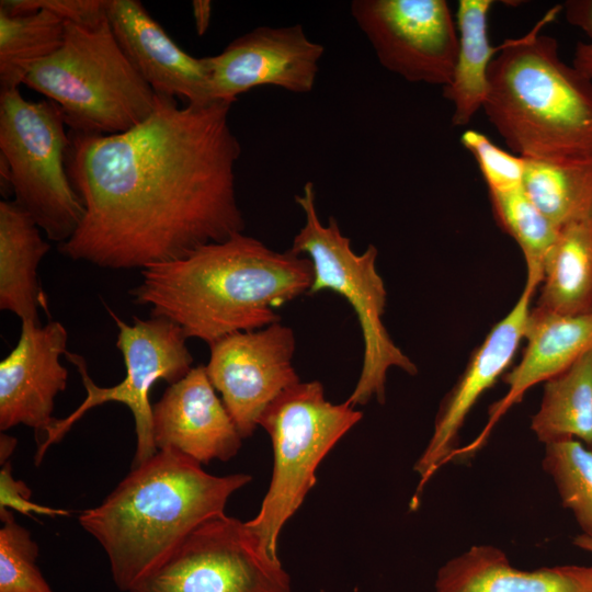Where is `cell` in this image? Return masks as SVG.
Listing matches in <instances>:
<instances>
[{
    "label": "cell",
    "mask_w": 592,
    "mask_h": 592,
    "mask_svg": "<svg viewBox=\"0 0 592 592\" xmlns=\"http://www.w3.org/2000/svg\"><path fill=\"white\" fill-rule=\"evenodd\" d=\"M573 544L577 547L592 554V536L584 534L577 535L573 539Z\"/></svg>",
    "instance_id": "cell-35"
},
{
    "label": "cell",
    "mask_w": 592,
    "mask_h": 592,
    "mask_svg": "<svg viewBox=\"0 0 592 592\" xmlns=\"http://www.w3.org/2000/svg\"><path fill=\"white\" fill-rule=\"evenodd\" d=\"M492 0H459L455 13L458 50L443 94L453 105L452 123L465 126L481 110L489 92V69L500 46H492L488 19Z\"/></svg>",
    "instance_id": "cell-21"
},
{
    "label": "cell",
    "mask_w": 592,
    "mask_h": 592,
    "mask_svg": "<svg viewBox=\"0 0 592 592\" xmlns=\"http://www.w3.org/2000/svg\"><path fill=\"white\" fill-rule=\"evenodd\" d=\"M361 419L346 400L328 401L317 380L293 385L264 410L259 425L272 441L273 474L258 514L246 525L269 556L278 558L281 531L314 487L321 460Z\"/></svg>",
    "instance_id": "cell-7"
},
{
    "label": "cell",
    "mask_w": 592,
    "mask_h": 592,
    "mask_svg": "<svg viewBox=\"0 0 592 592\" xmlns=\"http://www.w3.org/2000/svg\"><path fill=\"white\" fill-rule=\"evenodd\" d=\"M325 47L300 24L260 26L231 41L219 54L203 57L213 101L234 103L263 86L292 93L312 91Z\"/></svg>",
    "instance_id": "cell-13"
},
{
    "label": "cell",
    "mask_w": 592,
    "mask_h": 592,
    "mask_svg": "<svg viewBox=\"0 0 592 592\" xmlns=\"http://www.w3.org/2000/svg\"><path fill=\"white\" fill-rule=\"evenodd\" d=\"M66 21L47 11L0 10V92L18 89L38 61L62 44Z\"/></svg>",
    "instance_id": "cell-24"
},
{
    "label": "cell",
    "mask_w": 592,
    "mask_h": 592,
    "mask_svg": "<svg viewBox=\"0 0 592 592\" xmlns=\"http://www.w3.org/2000/svg\"><path fill=\"white\" fill-rule=\"evenodd\" d=\"M539 287L538 308L565 315L592 311V209L559 228Z\"/></svg>",
    "instance_id": "cell-22"
},
{
    "label": "cell",
    "mask_w": 592,
    "mask_h": 592,
    "mask_svg": "<svg viewBox=\"0 0 592 592\" xmlns=\"http://www.w3.org/2000/svg\"><path fill=\"white\" fill-rule=\"evenodd\" d=\"M523 186L558 228L592 209V157L568 161L525 159Z\"/></svg>",
    "instance_id": "cell-25"
},
{
    "label": "cell",
    "mask_w": 592,
    "mask_h": 592,
    "mask_svg": "<svg viewBox=\"0 0 592 592\" xmlns=\"http://www.w3.org/2000/svg\"><path fill=\"white\" fill-rule=\"evenodd\" d=\"M542 278L526 274L524 288L504 318L489 331L453 388L442 400L435 417L432 436L414 464L420 482L412 499L418 505L420 494L432 476L446 463L458 446V433L468 413L500 376H503L524 339L531 301Z\"/></svg>",
    "instance_id": "cell-14"
},
{
    "label": "cell",
    "mask_w": 592,
    "mask_h": 592,
    "mask_svg": "<svg viewBox=\"0 0 592 592\" xmlns=\"http://www.w3.org/2000/svg\"><path fill=\"white\" fill-rule=\"evenodd\" d=\"M117 327L116 346L121 351L126 375L111 387H100L89 376L83 356L67 352L81 377L87 397L80 406L64 419H56L44 440L38 443L35 464L39 465L48 448L58 443L89 410L106 402H121L130 410L136 433L135 467L151 456L158 448L152 434V406L149 401L151 387L158 380L169 385L183 378L192 368L193 356L186 345L183 330L166 318L133 317V325L123 321L106 307Z\"/></svg>",
    "instance_id": "cell-9"
},
{
    "label": "cell",
    "mask_w": 592,
    "mask_h": 592,
    "mask_svg": "<svg viewBox=\"0 0 592 592\" xmlns=\"http://www.w3.org/2000/svg\"><path fill=\"white\" fill-rule=\"evenodd\" d=\"M105 14L122 50L156 94L185 104L213 101L203 57L178 46L140 1L105 0Z\"/></svg>",
    "instance_id": "cell-18"
},
{
    "label": "cell",
    "mask_w": 592,
    "mask_h": 592,
    "mask_svg": "<svg viewBox=\"0 0 592 592\" xmlns=\"http://www.w3.org/2000/svg\"><path fill=\"white\" fill-rule=\"evenodd\" d=\"M295 201L305 215V223L289 250L311 262L312 283L308 295L328 289L343 296L352 306L362 330V369L346 401L353 407L366 405L373 398L384 403L388 369L398 367L415 375L418 368L394 343L384 326L387 292L376 269L377 248L369 244L357 254L333 217L326 224L319 219L312 182L305 184Z\"/></svg>",
    "instance_id": "cell-6"
},
{
    "label": "cell",
    "mask_w": 592,
    "mask_h": 592,
    "mask_svg": "<svg viewBox=\"0 0 592 592\" xmlns=\"http://www.w3.org/2000/svg\"><path fill=\"white\" fill-rule=\"evenodd\" d=\"M561 9L567 22L589 37V42L577 44L572 66L583 77L592 80V0H568Z\"/></svg>",
    "instance_id": "cell-32"
},
{
    "label": "cell",
    "mask_w": 592,
    "mask_h": 592,
    "mask_svg": "<svg viewBox=\"0 0 592 592\" xmlns=\"http://www.w3.org/2000/svg\"><path fill=\"white\" fill-rule=\"evenodd\" d=\"M209 349L207 376L241 437H250L267 406L300 382L293 365L295 333L280 321L232 333Z\"/></svg>",
    "instance_id": "cell-12"
},
{
    "label": "cell",
    "mask_w": 592,
    "mask_h": 592,
    "mask_svg": "<svg viewBox=\"0 0 592 592\" xmlns=\"http://www.w3.org/2000/svg\"><path fill=\"white\" fill-rule=\"evenodd\" d=\"M0 10L9 13L47 10L80 25H95L106 18L105 0H1Z\"/></svg>",
    "instance_id": "cell-30"
},
{
    "label": "cell",
    "mask_w": 592,
    "mask_h": 592,
    "mask_svg": "<svg viewBox=\"0 0 592 592\" xmlns=\"http://www.w3.org/2000/svg\"><path fill=\"white\" fill-rule=\"evenodd\" d=\"M311 283L307 257L275 251L242 231L143 269L129 294L134 304L150 308L151 317L210 345L280 322L275 309L308 294Z\"/></svg>",
    "instance_id": "cell-2"
},
{
    "label": "cell",
    "mask_w": 592,
    "mask_h": 592,
    "mask_svg": "<svg viewBox=\"0 0 592 592\" xmlns=\"http://www.w3.org/2000/svg\"><path fill=\"white\" fill-rule=\"evenodd\" d=\"M61 110L69 130L113 135L144 122L156 93L118 45L105 18L95 25L66 22L60 47L23 80Z\"/></svg>",
    "instance_id": "cell-5"
},
{
    "label": "cell",
    "mask_w": 592,
    "mask_h": 592,
    "mask_svg": "<svg viewBox=\"0 0 592 592\" xmlns=\"http://www.w3.org/2000/svg\"><path fill=\"white\" fill-rule=\"evenodd\" d=\"M50 244L35 220L13 201L0 202V309L39 325L47 310L37 267Z\"/></svg>",
    "instance_id": "cell-20"
},
{
    "label": "cell",
    "mask_w": 592,
    "mask_h": 592,
    "mask_svg": "<svg viewBox=\"0 0 592 592\" xmlns=\"http://www.w3.org/2000/svg\"><path fill=\"white\" fill-rule=\"evenodd\" d=\"M559 10L501 44L489 69L482 110L511 152L528 160L592 157V80L560 58L555 37L539 34Z\"/></svg>",
    "instance_id": "cell-4"
},
{
    "label": "cell",
    "mask_w": 592,
    "mask_h": 592,
    "mask_svg": "<svg viewBox=\"0 0 592 592\" xmlns=\"http://www.w3.org/2000/svg\"><path fill=\"white\" fill-rule=\"evenodd\" d=\"M524 340L526 345L520 362L502 376L508 391L489 407L488 421L480 434L468 445L458 447L451 462L471 458L486 444L499 420L531 387L565 372L592 350V311L565 315L535 306L527 316Z\"/></svg>",
    "instance_id": "cell-17"
},
{
    "label": "cell",
    "mask_w": 592,
    "mask_h": 592,
    "mask_svg": "<svg viewBox=\"0 0 592 592\" xmlns=\"http://www.w3.org/2000/svg\"><path fill=\"white\" fill-rule=\"evenodd\" d=\"M460 143L475 158L489 192L523 185L525 159L497 146L485 134L467 129Z\"/></svg>",
    "instance_id": "cell-29"
},
{
    "label": "cell",
    "mask_w": 592,
    "mask_h": 592,
    "mask_svg": "<svg viewBox=\"0 0 592 592\" xmlns=\"http://www.w3.org/2000/svg\"><path fill=\"white\" fill-rule=\"evenodd\" d=\"M531 429L545 445L574 439L592 449V350L545 382Z\"/></svg>",
    "instance_id": "cell-23"
},
{
    "label": "cell",
    "mask_w": 592,
    "mask_h": 592,
    "mask_svg": "<svg viewBox=\"0 0 592 592\" xmlns=\"http://www.w3.org/2000/svg\"><path fill=\"white\" fill-rule=\"evenodd\" d=\"M152 434L158 451L173 449L200 464L229 460L243 440L218 398L205 365L192 367L183 378L169 385L152 406Z\"/></svg>",
    "instance_id": "cell-16"
},
{
    "label": "cell",
    "mask_w": 592,
    "mask_h": 592,
    "mask_svg": "<svg viewBox=\"0 0 592 592\" xmlns=\"http://www.w3.org/2000/svg\"><path fill=\"white\" fill-rule=\"evenodd\" d=\"M351 15L379 64L412 83L446 87L458 32L445 0H353Z\"/></svg>",
    "instance_id": "cell-11"
},
{
    "label": "cell",
    "mask_w": 592,
    "mask_h": 592,
    "mask_svg": "<svg viewBox=\"0 0 592 592\" xmlns=\"http://www.w3.org/2000/svg\"><path fill=\"white\" fill-rule=\"evenodd\" d=\"M129 592H291V579L246 522L223 514L197 526Z\"/></svg>",
    "instance_id": "cell-10"
},
{
    "label": "cell",
    "mask_w": 592,
    "mask_h": 592,
    "mask_svg": "<svg viewBox=\"0 0 592 592\" xmlns=\"http://www.w3.org/2000/svg\"><path fill=\"white\" fill-rule=\"evenodd\" d=\"M231 105H180L156 94L151 114L126 132L69 130L66 170L84 215L59 252L103 269L143 270L242 232Z\"/></svg>",
    "instance_id": "cell-1"
},
{
    "label": "cell",
    "mask_w": 592,
    "mask_h": 592,
    "mask_svg": "<svg viewBox=\"0 0 592 592\" xmlns=\"http://www.w3.org/2000/svg\"><path fill=\"white\" fill-rule=\"evenodd\" d=\"M31 498L32 490L24 481L13 477L11 464L9 462L2 464L0 469V509L13 510L26 516L33 514L50 517L69 515L67 510L41 505Z\"/></svg>",
    "instance_id": "cell-31"
},
{
    "label": "cell",
    "mask_w": 592,
    "mask_h": 592,
    "mask_svg": "<svg viewBox=\"0 0 592 592\" xmlns=\"http://www.w3.org/2000/svg\"><path fill=\"white\" fill-rule=\"evenodd\" d=\"M543 468L582 534L592 536V449L574 439L546 444Z\"/></svg>",
    "instance_id": "cell-27"
},
{
    "label": "cell",
    "mask_w": 592,
    "mask_h": 592,
    "mask_svg": "<svg viewBox=\"0 0 592 592\" xmlns=\"http://www.w3.org/2000/svg\"><path fill=\"white\" fill-rule=\"evenodd\" d=\"M0 592H54L36 565L38 544L9 509H0Z\"/></svg>",
    "instance_id": "cell-28"
},
{
    "label": "cell",
    "mask_w": 592,
    "mask_h": 592,
    "mask_svg": "<svg viewBox=\"0 0 592 592\" xmlns=\"http://www.w3.org/2000/svg\"><path fill=\"white\" fill-rule=\"evenodd\" d=\"M67 341L59 321H22L16 345L0 363L1 432L23 424L44 440L56 421L55 398L67 387L68 371L60 363Z\"/></svg>",
    "instance_id": "cell-15"
},
{
    "label": "cell",
    "mask_w": 592,
    "mask_h": 592,
    "mask_svg": "<svg viewBox=\"0 0 592 592\" xmlns=\"http://www.w3.org/2000/svg\"><path fill=\"white\" fill-rule=\"evenodd\" d=\"M210 2L203 0L193 1V14L195 19L196 32L198 35H203L209 24L210 19Z\"/></svg>",
    "instance_id": "cell-33"
},
{
    "label": "cell",
    "mask_w": 592,
    "mask_h": 592,
    "mask_svg": "<svg viewBox=\"0 0 592 592\" xmlns=\"http://www.w3.org/2000/svg\"><path fill=\"white\" fill-rule=\"evenodd\" d=\"M201 465L177 451H158L80 513L121 591L129 592L202 523L225 514L230 496L252 480L248 474L210 475Z\"/></svg>",
    "instance_id": "cell-3"
},
{
    "label": "cell",
    "mask_w": 592,
    "mask_h": 592,
    "mask_svg": "<svg viewBox=\"0 0 592 592\" xmlns=\"http://www.w3.org/2000/svg\"><path fill=\"white\" fill-rule=\"evenodd\" d=\"M60 107L26 100L19 88L0 92L1 190L59 244L78 229L84 207L66 170L70 139Z\"/></svg>",
    "instance_id": "cell-8"
},
{
    "label": "cell",
    "mask_w": 592,
    "mask_h": 592,
    "mask_svg": "<svg viewBox=\"0 0 592 592\" xmlns=\"http://www.w3.org/2000/svg\"><path fill=\"white\" fill-rule=\"evenodd\" d=\"M434 592H592V566L514 568L491 545H475L437 571Z\"/></svg>",
    "instance_id": "cell-19"
},
{
    "label": "cell",
    "mask_w": 592,
    "mask_h": 592,
    "mask_svg": "<svg viewBox=\"0 0 592 592\" xmlns=\"http://www.w3.org/2000/svg\"><path fill=\"white\" fill-rule=\"evenodd\" d=\"M498 225L519 244L526 263V274L542 278L559 228L533 203L524 186L489 192Z\"/></svg>",
    "instance_id": "cell-26"
},
{
    "label": "cell",
    "mask_w": 592,
    "mask_h": 592,
    "mask_svg": "<svg viewBox=\"0 0 592 592\" xmlns=\"http://www.w3.org/2000/svg\"><path fill=\"white\" fill-rule=\"evenodd\" d=\"M16 446V440L8 434L1 433L0 435V464L9 462V457L12 455Z\"/></svg>",
    "instance_id": "cell-34"
}]
</instances>
